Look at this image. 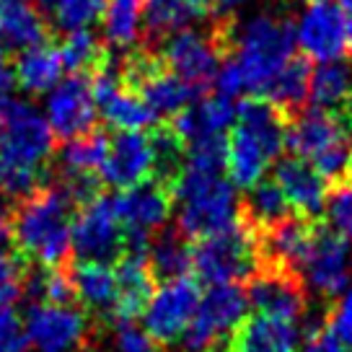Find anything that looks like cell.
Segmentation results:
<instances>
[{
    "label": "cell",
    "instance_id": "47",
    "mask_svg": "<svg viewBox=\"0 0 352 352\" xmlns=\"http://www.w3.org/2000/svg\"><path fill=\"white\" fill-rule=\"evenodd\" d=\"M19 3H26V0H0V8H6V6H19Z\"/></svg>",
    "mask_w": 352,
    "mask_h": 352
},
{
    "label": "cell",
    "instance_id": "26",
    "mask_svg": "<svg viewBox=\"0 0 352 352\" xmlns=\"http://www.w3.org/2000/svg\"><path fill=\"white\" fill-rule=\"evenodd\" d=\"M76 298L96 314H111L117 303V277L107 262H78L70 270Z\"/></svg>",
    "mask_w": 352,
    "mask_h": 352
},
{
    "label": "cell",
    "instance_id": "30",
    "mask_svg": "<svg viewBox=\"0 0 352 352\" xmlns=\"http://www.w3.org/2000/svg\"><path fill=\"white\" fill-rule=\"evenodd\" d=\"M189 239L179 228H158V236L151 239L148 262L155 280H174L184 277L192 270V249Z\"/></svg>",
    "mask_w": 352,
    "mask_h": 352
},
{
    "label": "cell",
    "instance_id": "34",
    "mask_svg": "<svg viewBox=\"0 0 352 352\" xmlns=\"http://www.w3.org/2000/svg\"><path fill=\"white\" fill-rule=\"evenodd\" d=\"M151 151H153V179L164 187H171L174 179L182 174L187 161V143L176 135L171 124L155 127L151 135Z\"/></svg>",
    "mask_w": 352,
    "mask_h": 352
},
{
    "label": "cell",
    "instance_id": "49",
    "mask_svg": "<svg viewBox=\"0 0 352 352\" xmlns=\"http://www.w3.org/2000/svg\"><path fill=\"white\" fill-rule=\"evenodd\" d=\"M76 352H86V350H76Z\"/></svg>",
    "mask_w": 352,
    "mask_h": 352
},
{
    "label": "cell",
    "instance_id": "38",
    "mask_svg": "<svg viewBox=\"0 0 352 352\" xmlns=\"http://www.w3.org/2000/svg\"><path fill=\"white\" fill-rule=\"evenodd\" d=\"M327 212L334 231H340L344 239H352V184L342 182L334 187L327 199Z\"/></svg>",
    "mask_w": 352,
    "mask_h": 352
},
{
    "label": "cell",
    "instance_id": "20",
    "mask_svg": "<svg viewBox=\"0 0 352 352\" xmlns=\"http://www.w3.org/2000/svg\"><path fill=\"white\" fill-rule=\"evenodd\" d=\"M236 122V104L226 96H208V99L189 104L184 111L171 117V127L187 145L208 138H223Z\"/></svg>",
    "mask_w": 352,
    "mask_h": 352
},
{
    "label": "cell",
    "instance_id": "37",
    "mask_svg": "<svg viewBox=\"0 0 352 352\" xmlns=\"http://www.w3.org/2000/svg\"><path fill=\"white\" fill-rule=\"evenodd\" d=\"M327 329L347 350H352V283L347 285L344 293L337 296V303L331 306V311H327Z\"/></svg>",
    "mask_w": 352,
    "mask_h": 352
},
{
    "label": "cell",
    "instance_id": "16",
    "mask_svg": "<svg viewBox=\"0 0 352 352\" xmlns=\"http://www.w3.org/2000/svg\"><path fill=\"white\" fill-rule=\"evenodd\" d=\"M111 202H114L117 218L122 220L124 228L153 233L166 226V220L171 215L174 197H171L168 187H164L161 182L145 179L135 187L120 189L111 197Z\"/></svg>",
    "mask_w": 352,
    "mask_h": 352
},
{
    "label": "cell",
    "instance_id": "41",
    "mask_svg": "<svg viewBox=\"0 0 352 352\" xmlns=\"http://www.w3.org/2000/svg\"><path fill=\"white\" fill-rule=\"evenodd\" d=\"M13 86H16V70H13V65L8 63L6 50L0 47V94H8Z\"/></svg>",
    "mask_w": 352,
    "mask_h": 352
},
{
    "label": "cell",
    "instance_id": "25",
    "mask_svg": "<svg viewBox=\"0 0 352 352\" xmlns=\"http://www.w3.org/2000/svg\"><path fill=\"white\" fill-rule=\"evenodd\" d=\"M311 73H314L311 60L306 55H293L283 65V70L270 80V86L264 88V96L290 120V117H296L298 111H303V104L308 101Z\"/></svg>",
    "mask_w": 352,
    "mask_h": 352
},
{
    "label": "cell",
    "instance_id": "36",
    "mask_svg": "<svg viewBox=\"0 0 352 352\" xmlns=\"http://www.w3.org/2000/svg\"><path fill=\"white\" fill-rule=\"evenodd\" d=\"M26 259L16 249H3L0 243V306H13L23 293Z\"/></svg>",
    "mask_w": 352,
    "mask_h": 352
},
{
    "label": "cell",
    "instance_id": "40",
    "mask_svg": "<svg viewBox=\"0 0 352 352\" xmlns=\"http://www.w3.org/2000/svg\"><path fill=\"white\" fill-rule=\"evenodd\" d=\"M300 352H350V350H347L329 329H324V331H319V334H314L311 340H306V344H303Z\"/></svg>",
    "mask_w": 352,
    "mask_h": 352
},
{
    "label": "cell",
    "instance_id": "18",
    "mask_svg": "<svg viewBox=\"0 0 352 352\" xmlns=\"http://www.w3.org/2000/svg\"><path fill=\"white\" fill-rule=\"evenodd\" d=\"M114 277H117V303L109 314L114 324L135 321L138 316H143L155 285V275L151 270V262H148V254H120Z\"/></svg>",
    "mask_w": 352,
    "mask_h": 352
},
{
    "label": "cell",
    "instance_id": "48",
    "mask_svg": "<svg viewBox=\"0 0 352 352\" xmlns=\"http://www.w3.org/2000/svg\"><path fill=\"white\" fill-rule=\"evenodd\" d=\"M347 179H352V155H350V174H347Z\"/></svg>",
    "mask_w": 352,
    "mask_h": 352
},
{
    "label": "cell",
    "instance_id": "42",
    "mask_svg": "<svg viewBox=\"0 0 352 352\" xmlns=\"http://www.w3.org/2000/svg\"><path fill=\"white\" fill-rule=\"evenodd\" d=\"M246 3H252V0H215V13H231L236 11V8H241V6H246Z\"/></svg>",
    "mask_w": 352,
    "mask_h": 352
},
{
    "label": "cell",
    "instance_id": "29",
    "mask_svg": "<svg viewBox=\"0 0 352 352\" xmlns=\"http://www.w3.org/2000/svg\"><path fill=\"white\" fill-rule=\"evenodd\" d=\"M50 36V26L39 11L26 3L0 8V47L3 50H29L44 44Z\"/></svg>",
    "mask_w": 352,
    "mask_h": 352
},
{
    "label": "cell",
    "instance_id": "11",
    "mask_svg": "<svg viewBox=\"0 0 352 352\" xmlns=\"http://www.w3.org/2000/svg\"><path fill=\"white\" fill-rule=\"evenodd\" d=\"M300 275H306V283L319 296L337 298L340 293H344L352 283L350 241L334 228L316 226L314 243H311V252H308Z\"/></svg>",
    "mask_w": 352,
    "mask_h": 352
},
{
    "label": "cell",
    "instance_id": "9",
    "mask_svg": "<svg viewBox=\"0 0 352 352\" xmlns=\"http://www.w3.org/2000/svg\"><path fill=\"white\" fill-rule=\"evenodd\" d=\"M199 283L189 275L166 280L143 311V327L158 344L176 342L199 306Z\"/></svg>",
    "mask_w": 352,
    "mask_h": 352
},
{
    "label": "cell",
    "instance_id": "8",
    "mask_svg": "<svg viewBox=\"0 0 352 352\" xmlns=\"http://www.w3.org/2000/svg\"><path fill=\"white\" fill-rule=\"evenodd\" d=\"M124 243V226L117 218L114 202L107 195L80 205L70 220V249L80 262H111L120 259Z\"/></svg>",
    "mask_w": 352,
    "mask_h": 352
},
{
    "label": "cell",
    "instance_id": "22",
    "mask_svg": "<svg viewBox=\"0 0 352 352\" xmlns=\"http://www.w3.org/2000/svg\"><path fill=\"white\" fill-rule=\"evenodd\" d=\"M270 161H272V155L264 151V145L246 130H241L239 124H233L228 151H226V174L233 187H254L264 176Z\"/></svg>",
    "mask_w": 352,
    "mask_h": 352
},
{
    "label": "cell",
    "instance_id": "28",
    "mask_svg": "<svg viewBox=\"0 0 352 352\" xmlns=\"http://www.w3.org/2000/svg\"><path fill=\"white\" fill-rule=\"evenodd\" d=\"M145 0H107L104 8V42L111 52L127 55L143 36Z\"/></svg>",
    "mask_w": 352,
    "mask_h": 352
},
{
    "label": "cell",
    "instance_id": "1",
    "mask_svg": "<svg viewBox=\"0 0 352 352\" xmlns=\"http://www.w3.org/2000/svg\"><path fill=\"white\" fill-rule=\"evenodd\" d=\"M55 151V135L26 101H8L0 122V197L26 199L44 187L47 164Z\"/></svg>",
    "mask_w": 352,
    "mask_h": 352
},
{
    "label": "cell",
    "instance_id": "5",
    "mask_svg": "<svg viewBox=\"0 0 352 352\" xmlns=\"http://www.w3.org/2000/svg\"><path fill=\"white\" fill-rule=\"evenodd\" d=\"M226 29L228 19L223 13H212L210 29H182L164 39L161 63L184 83L205 94L212 86L220 63L226 60Z\"/></svg>",
    "mask_w": 352,
    "mask_h": 352
},
{
    "label": "cell",
    "instance_id": "44",
    "mask_svg": "<svg viewBox=\"0 0 352 352\" xmlns=\"http://www.w3.org/2000/svg\"><path fill=\"white\" fill-rule=\"evenodd\" d=\"M8 239H11V215L0 210V243H6Z\"/></svg>",
    "mask_w": 352,
    "mask_h": 352
},
{
    "label": "cell",
    "instance_id": "39",
    "mask_svg": "<svg viewBox=\"0 0 352 352\" xmlns=\"http://www.w3.org/2000/svg\"><path fill=\"white\" fill-rule=\"evenodd\" d=\"M26 327L13 306H0V352H26Z\"/></svg>",
    "mask_w": 352,
    "mask_h": 352
},
{
    "label": "cell",
    "instance_id": "33",
    "mask_svg": "<svg viewBox=\"0 0 352 352\" xmlns=\"http://www.w3.org/2000/svg\"><path fill=\"white\" fill-rule=\"evenodd\" d=\"M111 138L104 130H88L78 138L65 140L60 151V166L67 174H96L109 155Z\"/></svg>",
    "mask_w": 352,
    "mask_h": 352
},
{
    "label": "cell",
    "instance_id": "15",
    "mask_svg": "<svg viewBox=\"0 0 352 352\" xmlns=\"http://www.w3.org/2000/svg\"><path fill=\"white\" fill-rule=\"evenodd\" d=\"M153 176L151 138L138 130H120L111 138L109 155L99 168V182L114 189H127Z\"/></svg>",
    "mask_w": 352,
    "mask_h": 352
},
{
    "label": "cell",
    "instance_id": "32",
    "mask_svg": "<svg viewBox=\"0 0 352 352\" xmlns=\"http://www.w3.org/2000/svg\"><path fill=\"white\" fill-rule=\"evenodd\" d=\"M199 13L184 0H145L143 8V36L148 50L168 39L171 34L187 29Z\"/></svg>",
    "mask_w": 352,
    "mask_h": 352
},
{
    "label": "cell",
    "instance_id": "23",
    "mask_svg": "<svg viewBox=\"0 0 352 352\" xmlns=\"http://www.w3.org/2000/svg\"><path fill=\"white\" fill-rule=\"evenodd\" d=\"M16 83L26 91V94H47L60 83V78L65 73L63 65V55L60 47L55 44H36L23 50L19 60H16Z\"/></svg>",
    "mask_w": 352,
    "mask_h": 352
},
{
    "label": "cell",
    "instance_id": "19",
    "mask_svg": "<svg viewBox=\"0 0 352 352\" xmlns=\"http://www.w3.org/2000/svg\"><path fill=\"white\" fill-rule=\"evenodd\" d=\"M300 329L296 321L254 314L233 329L228 352H296Z\"/></svg>",
    "mask_w": 352,
    "mask_h": 352
},
{
    "label": "cell",
    "instance_id": "12",
    "mask_svg": "<svg viewBox=\"0 0 352 352\" xmlns=\"http://www.w3.org/2000/svg\"><path fill=\"white\" fill-rule=\"evenodd\" d=\"M246 298H249V306L256 308V314L296 321V324L308 311L303 277L290 270H280V267H259L249 277Z\"/></svg>",
    "mask_w": 352,
    "mask_h": 352
},
{
    "label": "cell",
    "instance_id": "43",
    "mask_svg": "<svg viewBox=\"0 0 352 352\" xmlns=\"http://www.w3.org/2000/svg\"><path fill=\"white\" fill-rule=\"evenodd\" d=\"M187 6H192L199 16H208V13H215V0H184Z\"/></svg>",
    "mask_w": 352,
    "mask_h": 352
},
{
    "label": "cell",
    "instance_id": "2",
    "mask_svg": "<svg viewBox=\"0 0 352 352\" xmlns=\"http://www.w3.org/2000/svg\"><path fill=\"white\" fill-rule=\"evenodd\" d=\"M296 23L275 13H256L226 29V57L239 65L249 94H264L296 52Z\"/></svg>",
    "mask_w": 352,
    "mask_h": 352
},
{
    "label": "cell",
    "instance_id": "7",
    "mask_svg": "<svg viewBox=\"0 0 352 352\" xmlns=\"http://www.w3.org/2000/svg\"><path fill=\"white\" fill-rule=\"evenodd\" d=\"M249 298L239 283L210 285V290L199 298V306L192 321L187 324L182 340L184 352H212L226 334H231L246 319Z\"/></svg>",
    "mask_w": 352,
    "mask_h": 352
},
{
    "label": "cell",
    "instance_id": "17",
    "mask_svg": "<svg viewBox=\"0 0 352 352\" xmlns=\"http://www.w3.org/2000/svg\"><path fill=\"white\" fill-rule=\"evenodd\" d=\"M275 182L287 197V205L296 210L300 218L314 220L327 210V199H329L327 187L329 184L303 158H298V155L283 158L275 168Z\"/></svg>",
    "mask_w": 352,
    "mask_h": 352
},
{
    "label": "cell",
    "instance_id": "3",
    "mask_svg": "<svg viewBox=\"0 0 352 352\" xmlns=\"http://www.w3.org/2000/svg\"><path fill=\"white\" fill-rule=\"evenodd\" d=\"M70 208L60 184H44L19 202L11 215V239L23 259L42 267H65L70 259Z\"/></svg>",
    "mask_w": 352,
    "mask_h": 352
},
{
    "label": "cell",
    "instance_id": "10",
    "mask_svg": "<svg viewBox=\"0 0 352 352\" xmlns=\"http://www.w3.org/2000/svg\"><path fill=\"white\" fill-rule=\"evenodd\" d=\"M296 42L314 63L342 60L350 52V36L340 6L331 0H311L296 23Z\"/></svg>",
    "mask_w": 352,
    "mask_h": 352
},
{
    "label": "cell",
    "instance_id": "6",
    "mask_svg": "<svg viewBox=\"0 0 352 352\" xmlns=\"http://www.w3.org/2000/svg\"><path fill=\"white\" fill-rule=\"evenodd\" d=\"M192 270L208 285L249 280L259 270L256 231L236 220L231 228L199 239L192 249Z\"/></svg>",
    "mask_w": 352,
    "mask_h": 352
},
{
    "label": "cell",
    "instance_id": "4",
    "mask_svg": "<svg viewBox=\"0 0 352 352\" xmlns=\"http://www.w3.org/2000/svg\"><path fill=\"white\" fill-rule=\"evenodd\" d=\"M168 192L179 202L176 228L189 241L215 236L239 220V199L233 184L223 179V174H202L182 168V174L174 179Z\"/></svg>",
    "mask_w": 352,
    "mask_h": 352
},
{
    "label": "cell",
    "instance_id": "27",
    "mask_svg": "<svg viewBox=\"0 0 352 352\" xmlns=\"http://www.w3.org/2000/svg\"><path fill=\"white\" fill-rule=\"evenodd\" d=\"M287 215H290V205L275 179H259L254 187L246 189V199L239 208V220L256 233L280 223Z\"/></svg>",
    "mask_w": 352,
    "mask_h": 352
},
{
    "label": "cell",
    "instance_id": "21",
    "mask_svg": "<svg viewBox=\"0 0 352 352\" xmlns=\"http://www.w3.org/2000/svg\"><path fill=\"white\" fill-rule=\"evenodd\" d=\"M236 124L256 138L264 151L272 155V161L283 153L287 117L270 99H243L236 107Z\"/></svg>",
    "mask_w": 352,
    "mask_h": 352
},
{
    "label": "cell",
    "instance_id": "24",
    "mask_svg": "<svg viewBox=\"0 0 352 352\" xmlns=\"http://www.w3.org/2000/svg\"><path fill=\"white\" fill-rule=\"evenodd\" d=\"M308 101L324 111L352 109V65L344 57L319 63V67H314Z\"/></svg>",
    "mask_w": 352,
    "mask_h": 352
},
{
    "label": "cell",
    "instance_id": "46",
    "mask_svg": "<svg viewBox=\"0 0 352 352\" xmlns=\"http://www.w3.org/2000/svg\"><path fill=\"white\" fill-rule=\"evenodd\" d=\"M8 96L6 94H0V122H3V117H6V109H8Z\"/></svg>",
    "mask_w": 352,
    "mask_h": 352
},
{
    "label": "cell",
    "instance_id": "31",
    "mask_svg": "<svg viewBox=\"0 0 352 352\" xmlns=\"http://www.w3.org/2000/svg\"><path fill=\"white\" fill-rule=\"evenodd\" d=\"M50 32L70 34L78 29H88L104 16L107 0H34Z\"/></svg>",
    "mask_w": 352,
    "mask_h": 352
},
{
    "label": "cell",
    "instance_id": "45",
    "mask_svg": "<svg viewBox=\"0 0 352 352\" xmlns=\"http://www.w3.org/2000/svg\"><path fill=\"white\" fill-rule=\"evenodd\" d=\"M340 8L344 13V21H347V36H350V47H352V0H340Z\"/></svg>",
    "mask_w": 352,
    "mask_h": 352
},
{
    "label": "cell",
    "instance_id": "13",
    "mask_svg": "<svg viewBox=\"0 0 352 352\" xmlns=\"http://www.w3.org/2000/svg\"><path fill=\"white\" fill-rule=\"evenodd\" d=\"M23 327L29 344L39 352H70L80 347L88 337L86 316L70 303H34L23 319Z\"/></svg>",
    "mask_w": 352,
    "mask_h": 352
},
{
    "label": "cell",
    "instance_id": "35",
    "mask_svg": "<svg viewBox=\"0 0 352 352\" xmlns=\"http://www.w3.org/2000/svg\"><path fill=\"white\" fill-rule=\"evenodd\" d=\"M60 55H63V65L67 73H94L96 67L104 63V44L96 39V34L88 29H78V32L65 34V39L60 44Z\"/></svg>",
    "mask_w": 352,
    "mask_h": 352
},
{
    "label": "cell",
    "instance_id": "14",
    "mask_svg": "<svg viewBox=\"0 0 352 352\" xmlns=\"http://www.w3.org/2000/svg\"><path fill=\"white\" fill-rule=\"evenodd\" d=\"M47 124L55 138L70 140L96 124V101L91 91V78L76 73L67 80L57 83L47 96Z\"/></svg>",
    "mask_w": 352,
    "mask_h": 352
}]
</instances>
